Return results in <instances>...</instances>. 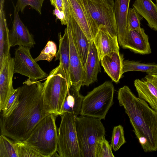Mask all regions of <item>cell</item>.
Instances as JSON below:
<instances>
[{"instance_id": "e0dca14e", "label": "cell", "mask_w": 157, "mask_h": 157, "mask_svg": "<svg viewBox=\"0 0 157 157\" xmlns=\"http://www.w3.org/2000/svg\"><path fill=\"white\" fill-rule=\"evenodd\" d=\"M92 40L100 60L110 53L119 52L117 37L112 36L104 27L99 26L98 31Z\"/></svg>"}, {"instance_id": "30bf717a", "label": "cell", "mask_w": 157, "mask_h": 157, "mask_svg": "<svg viewBox=\"0 0 157 157\" xmlns=\"http://www.w3.org/2000/svg\"><path fill=\"white\" fill-rule=\"evenodd\" d=\"M64 10L73 16L90 40H92L99 28L91 16L84 0H63Z\"/></svg>"}, {"instance_id": "3957f363", "label": "cell", "mask_w": 157, "mask_h": 157, "mask_svg": "<svg viewBox=\"0 0 157 157\" xmlns=\"http://www.w3.org/2000/svg\"><path fill=\"white\" fill-rule=\"evenodd\" d=\"M57 116L54 113L46 116L23 141L43 157H51L57 151L58 130L56 120Z\"/></svg>"}, {"instance_id": "5b68a950", "label": "cell", "mask_w": 157, "mask_h": 157, "mask_svg": "<svg viewBox=\"0 0 157 157\" xmlns=\"http://www.w3.org/2000/svg\"><path fill=\"white\" fill-rule=\"evenodd\" d=\"M101 120L87 116L76 117V131L81 157H96L98 144L105 135Z\"/></svg>"}, {"instance_id": "4fadbf2b", "label": "cell", "mask_w": 157, "mask_h": 157, "mask_svg": "<svg viewBox=\"0 0 157 157\" xmlns=\"http://www.w3.org/2000/svg\"><path fill=\"white\" fill-rule=\"evenodd\" d=\"M14 58L9 55L0 67V111H2L16 89L13 86Z\"/></svg>"}, {"instance_id": "7c38bea8", "label": "cell", "mask_w": 157, "mask_h": 157, "mask_svg": "<svg viewBox=\"0 0 157 157\" xmlns=\"http://www.w3.org/2000/svg\"><path fill=\"white\" fill-rule=\"evenodd\" d=\"M134 83L138 97L157 111V69L147 73L141 79H135Z\"/></svg>"}, {"instance_id": "9c48e42d", "label": "cell", "mask_w": 157, "mask_h": 157, "mask_svg": "<svg viewBox=\"0 0 157 157\" xmlns=\"http://www.w3.org/2000/svg\"><path fill=\"white\" fill-rule=\"evenodd\" d=\"M30 48L19 46L15 50L14 58V71L28 77L33 81H37L48 75L40 68L32 57Z\"/></svg>"}, {"instance_id": "52a82bcc", "label": "cell", "mask_w": 157, "mask_h": 157, "mask_svg": "<svg viewBox=\"0 0 157 157\" xmlns=\"http://www.w3.org/2000/svg\"><path fill=\"white\" fill-rule=\"evenodd\" d=\"M61 116L58 130L59 155L61 157H81L76 128V117L68 113Z\"/></svg>"}, {"instance_id": "44dd1931", "label": "cell", "mask_w": 157, "mask_h": 157, "mask_svg": "<svg viewBox=\"0 0 157 157\" xmlns=\"http://www.w3.org/2000/svg\"><path fill=\"white\" fill-rule=\"evenodd\" d=\"M59 48L55 57V61L59 60L66 75V79L69 89L71 87L69 75L70 50L69 39L66 28L64 34L62 36L59 33Z\"/></svg>"}, {"instance_id": "484cf974", "label": "cell", "mask_w": 157, "mask_h": 157, "mask_svg": "<svg viewBox=\"0 0 157 157\" xmlns=\"http://www.w3.org/2000/svg\"><path fill=\"white\" fill-rule=\"evenodd\" d=\"M1 135L0 136V157H18L17 147L14 141Z\"/></svg>"}, {"instance_id": "f1b7e54d", "label": "cell", "mask_w": 157, "mask_h": 157, "mask_svg": "<svg viewBox=\"0 0 157 157\" xmlns=\"http://www.w3.org/2000/svg\"><path fill=\"white\" fill-rule=\"evenodd\" d=\"M143 17L141 16L135 9L129 8L127 17V29L140 30L141 27V21Z\"/></svg>"}, {"instance_id": "7a4b0ae2", "label": "cell", "mask_w": 157, "mask_h": 157, "mask_svg": "<svg viewBox=\"0 0 157 157\" xmlns=\"http://www.w3.org/2000/svg\"><path fill=\"white\" fill-rule=\"evenodd\" d=\"M117 98L144 151H157V111L145 100L137 97L127 86L119 89Z\"/></svg>"}, {"instance_id": "836d02e7", "label": "cell", "mask_w": 157, "mask_h": 157, "mask_svg": "<svg viewBox=\"0 0 157 157\" xmlns=\"http://www.w3.org/2000/svg\"><path fill=\"white\" fill-rule=\"evenodd\" d=\"M53 14L56 17V20H59L62 25H66L67 21L64 11H60L56 8H54Z\"/></svg>"}, {"instance_id": "7402d4cb", "label": "cell", "mask_w": 157, "mask_h": 157, "mask_svg": "<svg viewBox=\"0 0 157 157\" xmlns=\"http://www.w3.org/2000/svg\"><path fill=\"white\" fill-rule=\"evenodd\" d=\"M133 7L147 22L149 27L157 31V6L152 0H135Z\"/></svg>"}, {"instance_id": "ac0fdd59", "label": "cell", "mask_w": 157, "mask_h": 157, "mask_svg": "<svg viewBox=\"0 0 157 157\" xmlns=\"http://www.w3.org/2000/svg\"><path fill=\"white\" fill-rule=\"evenodd\" d=\"M100 61L93 41L91 40L86 61L84 66V78L82 86H89L97 81L98 73L101 71Z\"/></svg>"}, {"instance_id": "9a60e30c", "label": "cell", "mask_w": 157, "mask_h": 157, "mask_svg": "<svg viewBox=\"0 0 157 157\" xmlns=\"http://www.w3.org/2000/svg\"><path fill=\"white\" fill-rule=\"evenodd\" d=\"M121 46L140 54H149L151 52L148 36L143 28L140 30L128 29Z\"/></svg>"}, {"instance_id": "4dcf8cb0", "label": "cell", "mask_w": 157, "mask_h": 157, "mask_svg": "<svg viewBox=\"0 0 157 157\" xmlns=\"http://www.w3.org/2000/svg\"><path fill=\"white\" fill-rule=\"evenodd\" d=\"M19 89L18 87L9 99L6 107L2 111V117H7L10 116L17 106L19 102Z\"/></svg>"}, {"instance_id": "83f0119b", "label": "cell", "mask_w": 157, "mask_h": 157, "mask_svg": "<svg viewBox=\"0 0 157 157\" xmlns=\"http://www.w3.org/2000/svg\"><path fill=\"white\" fill-rule=\"evenodd\" d=\"M57 49V46L55 42L52 41H48L40 55L34 59L36 62L41 60L50 62L55 57Z\"/></svg>"}, {"instance_id": "2e32d148", "label": "cell", "mask_w": 157, "mask_h": 157, "mask_svg": "<svg viewBox=\"0 0 157 157\" xmlns=\"http://www.w3.org/2000/svg\"><path fill=\"white\" fill-rule=\"evenodd\" d=\"M64 11L67 21L66 25L70 29L74 43L84 66L86 61L90 40L72 15L66 10H64Z\"/></svg>"}, {"instance_id": "d6a6232c", "label": "cell", "mask_w": 157, "mask_h": 157, "mask_svg": "<svg viewBox=\"0 0 157 157\" xmlns=\"http://www.w3.org/2000/svg\"><path fill=\"white\" fill-rule=\"evenodd\" d=\"M112 148L105 137L99 142L98 146L96 157H114Z\"/></svg>"}, {"instance_id": "d6986e66", "label": "cell", "mask_w": 157, "mask_h": 157, "mask_svg": "<svg viewBox=\"0 0 157 157\" xmlns=\"http://www.w3.org/2000/svg\"><path fill=\"white\" fill-rule=\"evenodd\" d=\"M123 55L119 52L110 53L102 58L101 63L105 72L116 83L119 81L123 73Z\"/></svg>"}, {"instance_id": "8992f818", "label": "cell", "mask_w": 157, "mask_h": 157, "mask_svg": "<svg viewBox=\"0 0 157 157\" xmlns=\"http://www.w3.org/2000/svg\"><path fill=\"white\" fill-rule=\"evenodd\" d=\"M114 90L113 84L109 81L95 88L84 97L80 114L105 119L113 104Z\"/></svg>"}, {"instance_id": "8fae6325", "label": "cell", "mask_w": 157, "mask_h": 157, "mask_svg": "<svg viewBox=\"0 0 157 157\" xmlns=\"http://www.w3.org/2000/svg\"><path fill=\"white\" fill-rule=\"evenodd\" d=\"M69 41V75L71 87L79 92L84 78V66L74 43L70 29L67 26Z\"/></svg>"}, {"instance_id": "6da1fadb", "label": "cell", "mask_w": 157, "mask_h": 157, "mask_svg": "<svg viewBox=\"0 0 157 157\" xmlns=\"http://www.w3.org/2000/svg\"><path fill=\"white\" fill-rule=\"evenodd\" d=\"M43 83L29 78L19 89V103L12 114L0 119L1 135L14 141H24L43 118L45 111L43 96Z\"/></svg>"}, {"instance_id": "f546056e", "label": "cell", "mask_w": 157, "mask_h": 157, "mask_svg": "<svg viewBox=\"0 0 157 157\" xmlns=\"http://www.w3.org/2000/svg\"><path fill=\"white\" fill-rule=\"evenodd\" d=\"M14 141L17 147L18 157H43L23 141Z\"/></svg>"}, {"instance_id": "8d00e7d4", "label": "cell", "mask_w": 157, "mask_h": 157, "mask_svg": "<svg viewBox=\"0 0 157 157\" xmlns=\"http://www.w3.org/2000/svg\"><path fill=\"white\" fill-rule=\"evenodd\" d=\"M155 1H156V5L157 6V0H155Z\"/></svg>"}, {"instance_id": "ffe728a7", "label": "cell", "mask_w": 157, "mask_h": 157, "mask_svg": "<svg viewBox=\"0 0 157 157\" xmlns=\"http://www.w3.org/2000/svg\"><path fill=\"white\" fill-rule=\"evenodd\" d=\"M131 0H114V9L117 27V38L121 46L127 31V17Z\"/></svg>"}, {"instance_id": "603a6c76", "label": "cell", "mask_w": 157, "mask_h": 157, "mask_svg": "<svg viewBox=\"0 0 157 157\" xmlns=\"http://www.w3.org/2000/svg\"><path fill=\"white\" fill-rule=\"evenodd\" d=\"M9 33L3 9L0 11V67L10 55Z\"/></svg>"}, {"instance_id": "1f68e13d", "label": "cell", "mask_w": 157, "mask_h": 157, "mask_svg": "<svg viewBox=\"0 0 157 157\" xmlns=\"http://www.w3.org/2000/svg\"><path fill=\"white\" fill-rule=\"evenodd\" d=\"M45 0H17L15 6L19 11L22 13L25 7L30 6L32 8L41 14L43 3Z\"/></svg>"}, {"instance_id": "4316f807", "label": "cell", "mask_w": 157, "mask_h": 157, "mask_svg": "<svg viewBox=\"0 0 157 157\" xmlns=\"http://www.w3.org/2000/svg\"><path fill=\"white\" fill-rule=\"evenodd\" d=\"M126 143L123 126L119 125L114 127L112 131L110 144L112 148L115 151H116Z\"/></svg>"}, {"instance_id": "ba28073f", "label": "cell", "mask_w": 157, "mask_h": 157, "mask_svg": "<svg viewBox=\"0 0 157 157\" xmlns=\"http://www.w3.org/2000/svg\"><path fill=\"white\" fill-rule=\"evenodd\" d=\"M98 26L104 27L113 36L117 37L114 7L106 0H84Z\"/></svg>"}, {"instance_id": "d590c367", "label": "cell", "mask_w": 157, "mask_h": 157, "mask_svg": "<svg viewBox=\"0 0 157 157\" xmlns=\"http://www.w3.org/2000/svg\"><path fill=\"white\" fill-rule=\"evenodd\" d=\"M112 6L114 7V0H106Z\"/></svg>"}, {"instance_id": "5bb4252c", "label": "cell", "mask_w": 157, "mask_h": 157, "mask_svg": "<svg viewBox=\"0 0 157 157\" xmlns=\"http://www.w3.org/2000/svg\"><path fill=\"white\" fill-rule=\"evenodd\" d=\"M14 19L12 29L9 33L11 47L16 45L23 46L30 49L36 43L32 35L21 21L19 11L14 5Z\"/></svg>"}, {"instance_id": "e575fe53", "label": "cell", "mask_w": 157, "mask_h": 157, "mask_svg": "<svg viewBox=\"0 0 157 157\" xmlns=\"http://www.w3.org/2000/svg\"><path fill=\"white\" fill-rule=\"evenodd\" d=\"M51 4L60 11H64L63 0H50Z\"/></svg>"}, {"instance_id": "cb8c5ba5", "label": "cell", "mask_w": 157, "mask_h": 157, "mask_svg": "<svg viewBox=\"0 0 157 157\" xmlns=\"http://www.w3.org/2000/svg\"><path fill=\"white\" fill-rule=\"evenodd\" d=\"M84 97L79 92L71 87L65 99L62 109V115L65 113H68L77 117L80 114Z\"/></svg>"}, {"instance_id": "277c9868", "label": "cell", "mask_w": 157, "mask_h": 157, "mask_svg": "<svg viewBox=\"0 0 157 157\" xmlns=\"http://www.w3.org/2000/svg\"><path fill=\"white\" fill-rule=\"evenodd\" d=\"M43 84V96L46 111L49 114L61 115L69 89L60 64L50 71Z\"/></svg>"}, {"instance_id": "d4e9b609", "label": "cell", "mask_w": 157, "mask_h": 157, "mask_svg": "<svg viewBox=\"0 0 157 157\" xmlns=\"http://www.w3.org/2000/svg\"><path fill=\"white\" fill-rule=\"evenodd\" d=\"M157 69V64L145 63L133 60H125L123 63V74L130 71H140L147 73Z\"/></svg>"}]
</instances>
